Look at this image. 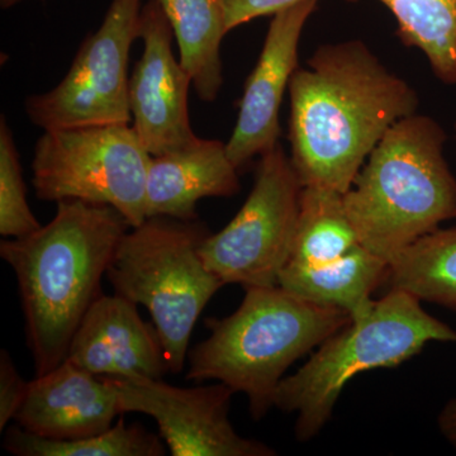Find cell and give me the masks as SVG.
<instances>
[{"label": "cell", "mask_w": 456, "mask_h": 456, "mask_svg": "<svg viewBox=\"0 0 456 456\" xmlns=\"http://www.w3.org/2000/svg\"><path fill=\"white\" fill-rule=\"evenodd\" d=\"M20 2H22V0H0V5H2L3 9H8Z\"/></svg>", "instance_id": "26"}, {"label": "cell", "mask_w": 456, "mask_h": 456, "mask_svg": "<svg viewBox=\"0 0 456 456\" xmlns=\"http://www.w3.org/2000/svg\"><path fill=\"white\" fill-rule=\"evenodd\" d=\"M142 0H112L98 31L80 45L59 86L26 99L25 110L44 131L130 125L128 59L140 38Z\"/></svg>", "instance_id": "9"}, {"label": "cell", "mask_w": 456, "mask_h": 456, "mask_svg": "<svg viewBox=\"0 0 456 456\" xmlns=\"http://www.w3.org/2000/svg\"><path fill=\"white\" fill-rule=\"evenodd\" d=\"M178 41L179 61L197 95L211 103L220 94L221 44L227 35L224 0H159Z\"/></svg>", "instance_id": "17"}, {"label": "cell", "mask_w": 456, "mask_h": 456, "mask_svg": "<svg viewBox=\"0 0 456 456\" xmlns=\"http://www.w3.org/2000/svg\"><path fill=\"white\" fill-rule=\"evenodd\" d=\"M226 143L200 139L194 145L152 156L147 173L146 216L197 221L204 198H231L241 189Z\"/></svg>", "instance_id": "15"}, {"label": "cell", "mask_w": 456, "mask_h": 456, "mask_svg": "<svg viewBox=\"0 0 456 456\" xmlns=\"http://www.w3.org/2000/svg\"><path fill=\"white\" fill-rule=\"evenodd\" d=\"M302 188L281 143L261 155L244 206L200 246L207 268L224 285L245 289L278 285L292 253Z\"/></svg>", "instance_id": "8"}, {"label": "cell", "mask_w": 456, "mask_h": 456, "mask_svg": "<svg viewBox=\"0 0 456 456\" xmlns=\"http://www.w3.org/2000/svg\"><path fill=\"white\" fill-rule=\"evenodd\" d=\"M455 139H456V122H455Z\"/></svg>", "instance_id": "27"}, {"label": "cell", "mask_w": 456, "mask_h": 456, "mask_svg": "<svg viewBox=\"0 0 456 456\" xmlns=\"http://www.w3.org/2000/svg\"><path fill=\"white\" fill-rule=\"evenodd\" d=\"M305 0H224L228 32L255 18L275 16Z\"/></svg>", "instance_id": "24"}, {"label": "cell", "mask_w": 456, "mask_h": 456, "mask_svg": "<svg viewBox=\"0 0 456 456\" xmlns=\"http://www.w3.org/2000/svg\"><path fill=\"white\" fill-rule=\"evenodd\" d=\"M209 233L200 220L149 217L123 235L108 266L114 294L151 314L171 374L184 370L197 321L224 285L200 253Z\"/></svg>", "instance_id": "6"}, {"label": "cell", "mask_w": 456, "mask_h": 456, "mask_svg": "<svg viewBox=\"0 0 456 456\" xmlns=\"http://www.w3.org/2000/svg\"><path fill=\"white\" fill-rule=\"evenodd\" d=\"M439 122L411 114L374 147L345 207L359 244L391 261L417 240L456 217V178L445 159Z\"/></svg>", "instance_id": "3"}, {"label": "cell", "mask_w": 456, "mask_h": 456, "mask_svg": "<svg viewBox=\"0 0 456 456\" xmlns=\"http://www.w3.org/2000/svg\"><path fill=\"white\" fill-rule=\"evenodd\" d=\"M317 2L305 0L273 16L257 64L245 83L235 130L226 143L228 158L239 170L279 145L281 102L298 69L299 41Z\"/></svg>", "instance_id": "12"}, {"label": "cell", "mask_w": 456, "mask_h": 456, "mask_svg": "<svg viewBox=\"0 0 456 456\" xmlns=\"http://www.w3.org/2000/svg\"><path fill=\"white\" fill-rule=\"evenodd\" d=\"M174 32L159 0L141 11L143 53L128 86L134 130L151 156L169 154L194 145L189 118L191 77L173 53Z\"/></svg>", "instance_id": "11"}, {"label": "cell", "mask_w": 456, "mask_h": 456, "mask_svg": "<svg viewBox=\"0 0 456 456\" xmlns=\"http://www.w3.org/2000/svg\"><path fill=\"white\" fill-rule=\"evenodd\" d=\"M388 266V261L358 245L323 265L287 264L278 285L299 298L346 312L351 321H359L374 310L371 294L386 283Z\"/></svg>", "instance_id": "16"}, {"label": "cell", "mask_w": 456, "mask_h": 456, "mask_svg": "<svg viewBox=\"0 0 456 456\" xmlns=\"http://www.w3.org/2000/svg\"><path fill=\"white\" fill-rule=\"evenodd\" d=\"M398 23L406 46L428 57L435 77L456 86V0H379Z\"/></svg>", "instance_id": "20"}, {"label": "cell", "mask_w": 456, "mask_h": 456, "mask_svg": "<svg viewBox=\"0 0 456 456\" xmlns=\"http://www.w3.org/2000/svg\"><path fill=\"white\" fill-rule=\"evenodd\" d=\"M118 395L122 413L152 417L173 456H274L266 444L246 439L231 424L226 384L171 386L163 379L106 377Z\"/></svg>", "instance_id": "10"}, {"label": "cell", "mask_w": 456, "mask_h": 456, "mask_svg": "<svg viewBox=\"0 0 456 456\" xmlns=\"http://www.w3.org/2000/svg\"><path fill=\"white\" fill-rule=\"evenodd\" d=\"M130 228L112 206L62 200L46 226L0 242V256L16 275L36 377L68 356L77 327L103 294L102 279Z\"/></svg>", "instance_id": "2"}, {"label": "cell", "mask_w": 456, "mask_h": 456, "mask_svg": "<svg viewBox=\"0 0 456 456\" xmlns=\"http://www.w3.org/2000/svg\"><path fill=\"white\" fill-rule=\"evenodd\" d=\"M386 283L456 311V226L437 228L393 257Z\"/></svg>", "instance_id": "19"}, {"label": "cell", "mask_w": 456, "mask_h": 456, "mask_svg": "<svg viewBox=\"0 0 456 456\" xmlns=\"http://www.w3.org/2000/svg\"><path fill=\"white\" fill-rule=\"evenodd\" d=\"M42 224L27 202V189L13 132L0 119V235L18 239L31 235Z\"/></svg>", "instance_id": "22"}, {"label": "cell", "mask_w": 456, "mask_h": 456, "mask_svg": "<svg viewBox=\"0 0 456 456\" xmlns=\"http://www.w3.org/2000/svg\"><path fill=\"white\" fill-rule=\"evenodd\" d=\"M151 158L130 125L45 131L33 149L32 185L38 200L108 204L136 227L147 218Z\"/></svg>", "instance_id": "7"}, {"label": "cell", "mask_w": 456, "mask_h": 456, "mask_svg": "<svg viewBox=\"0 0 456 456\" xmlns=\"http://www.w3.org/2000/svg\"><path fill=\"white\" fill-rule=\"evenodd\" d=\"M358 245L344 194L334 189L303 187L292 253L287 264L323 265L344 256Z\"/></svg>", "instance_id": "18"}, {"label": "cell", "mask_w": 456, "mask_h": 456, "mask_svg": "<svg viewBox=\"0 0 456 456\" xmlns=\"http://www.w3.org/2000/svg\"><path fill=\"white\" fill-rule=\"evenodd\" d=\"M66 359L98 377L163 379L170 373L154 323L142 320L136 303L117 294H102L93 303Z\"/></svg>", "instance_id": "13"}, {"label": "cell", "mask_w": 456, "mask_h": 456, "mask_svg": "<svg viewBox=\"0 0 456 456\" xmlns=\"http://www.w3.org/2000/svg\"><path fill=\"white\" fill-rule=\"evenodd\" d=\"M431 341L456 342V331L422 310L413 294L389 289L369 316L351 321L299 370L283 378L273 403L281 412L296 413L297 440L307 443L323 430L354 377L398 367Z\"/></svg>", "instance_id": "5"}, {"label": "cell", "mask_w": 456, "mask_h": 456, "mask_svg": "<svg viewBox=\"0 0 456 456\" xmlns=\"http://www.w3.org/2000/svg\"><path fill=\"white\" fill-rule=\"evenodd\" d=\"M4 449L16 456H163V441L140 424L118 422L110 430L77 440H50L35 436L20 428H8Z\"/></svg>", "instance_id": "21"}, {"label": "cell", "mask_w": 456, "mask_h": 456, "mask_svg": "<svg viewBox=\"0 0 456 456\" xmlns=\"http://www.w3.org/2000/svg\"><path fill=\"white\" fill-rule=\"evenodd\" d=\"M28 384L20 374L7 350L0 353V430L16 419L25 402Z\"/></svg>", "instance_id": "23"}, {"label": "cell", "mask_w": 456, "mask_h": 456, "mask_svg": "<svg viewBox=\"0 0 456 456\" xmlns=\"http://www.w3.org/2000/svg\"><path fill=\"white\" fill-rule=\"evenodd\" d=\"M346 312L299 298L283 288H248L231 316L209 318L211 335L188 354L187 379L218 380L244 393L255 421L272 408L285 371L349 325Z\"/></svg>", "instance_id": "4"}, {"label": "cell", "mask_w": 456, "mask_h": 456, "mask_svg": "<svg viewBox=\"0 0 456 456\" xmlns=\"http://www.w3.org/2000/svg\"><path fill=\"white\" fill-rule=\"evenodd\" d=\"M289 156L302 187L345 194L374 147L419 95L362 41L326 44L289 83Z\"/></svg>", "instance_id": "1"}, {"label": "cell", "mask_w": 456, "mask_h": 456, "mask_svg": "<svg viewBox=\"0 0 456 456\" xmlns=\"http://www.w3.org/2000/svg\"><path fill=\"white\" fill-rule=\"evenodd\" d=\"M441 435L456 448V398H452L441 410L437 419Z\"/></svg>", "instance_id": "25"}, {"label": "cell", "mask_w": 456, "mask_h": 456, "mask_svg": "<svg viewBox=\"0 0 456 456\" xmlns=\"http://www.w3.org/2000/svg\"><path fill=\"white\" fill-rule=\"evenodd\" d=\"M121 415L118 395L110 380L65 359L29 382L14 421L35 436L66 441L110 430Z\"/></svg>", "instance_id": "14"}]
</instances>
